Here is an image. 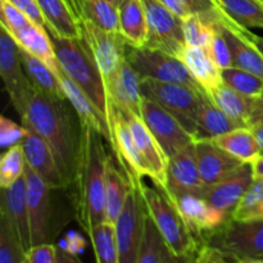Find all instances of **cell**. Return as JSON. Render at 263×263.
Here are the masks:
<instances>
[{
	"label": "cell",
	"mask_w": 263,
	"mask_h": 263,
	"mask_svg": "<svg viewBox=\"0 0 263 263\" xmlns=\"http://www.w3.org/2000/svg\"><path fill=\"white\" fill-rule=\"evenodd\" d=\"M81 126L79 163L71 186L73 187L74 218L89 235L95 226L107 221L105 175L110 157L105 152L104 136L90 126Z\"/></svg>",
	"instance_id": "2"
},
{
	"label": "cell",
	"mask_w": 263,
	"mask_h": 263,
	"mask_svg": "<svg viewBox=\"0 0 263 263\" xmlns=\"http://www.w3.org/2000/svg\"><path fill=\"white\" fill-rule=\"evenodd\" d=\"M259 2H263V0H259Z\"/></svg>",
	"instance_id": "61"
},
{
	"label": "cell",
	"mask_w": 263,
	"mask_h": 263,
	"mask_svg": "<svg viewBox=\"0 0 263 263\" xmlns=\"http://www.w3.org/2000/svg\"><path fill=\"white\" fill-rule=\"evenodd\" d=\"M59 81H61L62 87H63L64 92H66L67 99L72 104L73 109L76 110L77 116H79L81 125L90 126L94 130L99 131L105 140L110 141V127L109 123L104 118V116L99 112L94 103L90 100V98L85 94L84 90L68 76L62 72L59 76Z\"/></svg>",
	"instance_id": "26"
},
{
	"label": "cell",
	"mask_w": 263,
	"mask_h": 263,
	"mask_svg": "<svg viewBox=\"0 0 263 263\" xmlns=\"http://www.w3.org/2000/svg\"><path fill=\"white\" fill-rule=\"evenodd\" d=\"M203 244L217 248L234 263L246 258L263 262V220L235 221L230 218L210 234Z\"/></svg>",
	"instance_id": "6"
},
{
	"label": "cell",
	"mask_w": 263,
	"mask_h": 263,
	"mask_svg": "<svg viewBox=\"0 0 263 263\" xmlns=\"http://www.w3.org/2000/svg\"><path fill=\"white\" fill-rule=\"evenodd\" d=\"M223 14L241 28H263V5L259 0H216Z\"/></svg>",
	"instance_id": "34"
},
{
	"label": "cell",
	"mask_w": 263,
	"mask_h": 263,
	"mask_svg": "<svg viewBox=\"0 0 263 263\" xmlns=\"http://www.w3.org/2000/svg\"><path fill=\"white\" fill-rule=\"evenodd\" d=\"M140 184H131L125 207L115 223L120 263H136L144 239L148 211Z\"/></svg>",
	"instance_id": "8"
},
{
	"label": "cell",
	"mask_w": 263,
	"mask_h": 263,
	"mask_svg": "<svg viewBox=\"0 0 263 263\" xmlns=\"http://www.w3.org/2000/svg\"><path fill=\"white\" fill-rule=\"evenodd\" d=\"M161 4H163L167 9L171 10L172 13H175L176 15L181 17L182 20L186 18L187 15H190L192 13L189 12V9L186 8V5L181 2V0H158Z\"/></svg>",
	"instance_id": "50"
},
{
	"label": "cell",
	"mask_w": 263,
	"mask_h": 263,
	"mask_svg": "<svg viewBox=\"0 0 263 263\" xmlns=\"http://www.w3.org/2000/svg\"><path fill=\"white\" fill-rule=\"evenodd\" d=\"M0 74L10 103L20 117H22L27 109L33 86L23 69L20 46L3 27L0 33Z\"/></svg>",
	"instance_id": "12"
},
{
	"label": "cell",
	"mask_w": 263,
	"mask_h": 263,
	"mask_svg": "<svg viewBox=\"0 0 263 263\" xmlns=\"http://www.w3.org/2000/svg\"><path fill=\"white\" fill-rule=\"evenodd\" d=\"M58 263H82L76 257V254L71 253V252L66 251V249L58 248Z\"/></svg>",
	"instance_id": "53"
},
{
	"label": "cell",
	"mask_w": 263,
	"mask_h": 263,
	"mask_svg": "<svg viewBox=\"0 0 263 263\" xmlns=\"http://www.w3.org/2000/svg\"><path fill=\"white\" fill-rule=\"evenodd\" d=\"M253 181L254 175L252 163H243L222 181L207 187L203 198L207 199L213 207L231 216Z\"/></svg>",
	"instance_id": "18"
},
{
	"label": "cell",
	"mask_w": 263,
	"mask_h": 263,
	"mask_svg": "<svg viewBox=\"0 0 263 263\" xmlns=\"http://www.w3.org/2000/svg\"><path fill=\"white\" fill-rule=\"evenodd\" d=\"M80 30L81 36L91 49L107 87L117 73L121 63L126 59L127 43L121 32H108L86 20L80 21Z\"/></svg>",
	"instance_id": "13"
},
{
	"label": "cell",
	"mask_w": 263,
	"mask_h": 263,
	"mask_svg": "<svg viewBox=\"0 0 263 263\" xmlns=\"http://www.w3.org/2000/svg\"><path fill=\"white\" fill-rule=\"evenodd\" d=\"M240 31H241V33L244 35V37H246L249 43L253 44V45L257 48V50H258L259 53L263 55V36H259V35H257V33L252 32V31L248 30V28L240 27Z\"/></svg>",
	"instance_id": "52"
},
{
	"label": "cell",
	"mask_w": 263,
	"mask_h": 263,
	"mask_svg": "<svg viewBox=\"0 0 263 263\" xmlns=\"http://www.w3.org/2000/svg\"><path fill=\"white\" fill-rule=\"evenodd\" d=\"M54 51L64 73L68 74L109 123V99L107 87L91 49L82 36L64 37L53 28L46 27Z\"/></svg>",
	"instance_id": "3"
},
{
	"label": "cell",
	"mask_w": 263,
	"mask_h": 263,
	"mask_svg": "<svg viewBox=\"0 0 263 263\" xmlns=\"http://www.w3.org/2000/svg\"><path fill=\"white\" fill-rule=\"evenodd\" d=\"M9 2L12 3L13 5H15L21 12L25 13L32 22H35L36 25L45 27V18H44L43 12H41L40 7H39L36 0H9Z\"/></svg>",
	"instance_id": "48"
},
{
	"label": "cell",
	"mask_w": 263,
	"mask_h": 263,
	"mask_svg": "<svg viewBox=\"0 0 263 263\" xmlns=\"http://www.w3.org/2000/svg\"><path fill=\"white\" fill-rule=\"evenodd\" d=\"M193 263H231V261L217 248L202 244L195 253Z\"/></svg>",
	"instance_id": "47"
},
{
	"label": "cell",
	"mask_w": 263,
	"mask_h": 263,
	"mask_svg": "<svg viewBox=\"0 0 263 263\" xmlns=\"http://www.w3.org/2000/svg\"><path fill=\"white\" fill-rule=\"evenodd\" d=\"M81 20L89 21L108 32H120L118 7L107 0H85Z\"/></svg>",
	"instance_id": "38"
},
{
	"label": "cell",
	"mask_w": 263,
	"mask_h": 263,
	"mask_svg": "<svg viewBox=\"0 0 263 263\" xmlns=\"http://www.w3.org/2000/svg\"><path fill=\"white\" fill-rule=\"evenodd\" d=\"M26 253L17 231L0 216V263H26Z\"/></svg>",
	"instance_id": "40"
},
{
	"label": "cell",
	"mask_w": 263,
	"mask_h": 263,
	"mask_svg": "<svg viewBox=\"0 0 263 263\" xmlns=\"http://www.w3.org/2000/svg\"><path fill=\"white\" fill-rule=\"evenodd\" d=\"M192 14H212L217 12L218 8L216 0H181Z\"/></svg>",
	"instance_id": "49"
},
{
	"label": "cell",
	"mask_w": 263,
	"mask_h": 263,
	"mask_svg": "<svg viewBox=\"0 0 263 263\" xmlns=\"http://www.w3.org/2000/svg\"><path fill=\"white\" fill-rule=\"evenodd\" d=\"M0 13H2V27L9 35L25 28L32 21L23 12H21L9 0H0Z\"/></svg>",
	"instance_id": "43"
},
{
	"label": "cell",
	"mask_w": 263,
	"mask_h": 263,
	"mask_svg": "<svg viewBox=\"0 0 263 263\" xmlns=\"http://www.w3.org/2000/svg\"><path fill=\"white\" fill-rule=\"evenodd\" d=\"M254 180H263V154L252 162Z\"/></svg>",
	"instance_id": "54"
},
{
	"label": "cell",
	"mask_w": 263,
	"mask_h": 263,
	"mask_svg": "<svg viewBox=\"0 0 263 263\" xmlns=\"http://www.w3.org/2000/svg\"><path fill=\"white\" fill-rule=\"evenodd\" d=\"M120 110L122 112L123 118L130 127L139 152L151 168L152 181L154 182L156 186L161 187L162 190L166 192L167 168H168L170 157L167 156L161 144L157 141V139L154 138L153 134L146 127V125L140 117L127 112V110Z\"/></svg>",
	"instance_id": "17"
},
{
	"label": "cell",
	"mask_w": 263,
	"mask_h": 263,
	"mask_svg": "<svg viewBox=\"0 0 263 263\" xmlns=\"http://www.w3.org/2000/svg\"><path fill=\"white\" fill-rule=\"evenodd\" d=\"M27 135V128L18 125L14 121L2 116L0 117V145L3 148H10L17 144H22Z\"/></svg>",
	"instance_id": "44"
},
{
	"label": "cell",
	"mask_w": 263,
	"mask_h": 263,
	"mask_svg": "<svg viewBox=\"0 0 263 263\" xmlns=\"http://www.w3.org/2000/svg\"><path fill=\"white\" fill-rule=\"evenodd\" d=\"M171 253V249L168 248L154 221L151 216L146 215L144 239L136 263H167Z\"/></svg>",
	"instance_id": "36"
},
{
	"label": "cell",
	"mask_w": 263,
	"mask_h": 263,
	"mask_svg": "<svg viewBox=\"0 0 263 263\" xmlns=\"http://www.w3.org/2000/svg\"><path fill=\"white\" fill-rule=\"evenodd\" d=\"M25 179L27 182V202L30 210L32 246L53 244L58 235V225L54 220L51 187L26 164Z\"/></svg>",
	"instance_id": "9"
},
{
	"label": "cell",
	"mask_w": 263,
	"mask_h": 263,
	"mask_svg": "<svg viewBox=\"0 0 263 263\" xmlns=\"http://www.w3.org/2000/svg\"><path fill=\"white\" fill-rule=\"evenodd\" d=\"M252 130V133L256 136L257 141H258L259 146H261V151L263 154V123H257V125H253L249 127Z\"/></svg>",
	"instance_id": "56"
},
{
	"label": "cell",
	"mask_w": 263,
	"mask_h": 263,
	"mask_svg": "<svg viewBox=\"0 0 263 263\" xmlns=\"http://www.w3.org/2000/svg\"><path fill=\"white\" fill-rule=\"evenodd\" d=\"M141 94L168 110L194 136L198 112L207 97L204 90L172 82L141 80Z\"/></svg>",
	"instance_id": "5"
},
{
	"label": "cell",
	"mask_w": 263,
	"mask_h": 263,
	"mask_svg": "<svg viewBox=\"0 0 263 263\" xmlns=\"http://www.w3.org/2000/svg\"><path fill=\"white\" fill-rule=\"evenodd\" d=\"M110 145L118 164L131 184H140L144 177L152 180V171L136 146L130 127L117 105L109 102Z\"/></svg>",
	"instance_id": "10"
},
{
	"label": "cell",
	"mask_w": 263,
	"mask_h": 263,
	"mask_svg": "<svg viewBox=\"0 0 263 263\" xmlns=\"http://www.w3.org/2000/svg\"><path fill=\"white\" fill-rule=\"evenodd\" d=\"M85 0H69V7H71L72 12L76 15L77 20H81L82 15V9H84Z\"/></svg>",
	"instance_id": "55"
},
{
	"label": "cell",
	"mask_w": 263,
	"mask_h": 263,
	"mask_svg": "<svg viewBox=\"0 0 263 263\" xmlns=\"http://www.w3.org/2000/svg\"><path fill=\"white\" fill-rule=\"evenodd\" d=\"M130 190L131 182L127 176L122 172V168H118L110 157L105 175V217L108 222L116 223L125 207Z\"/></svg>",
	"instance_id": "29"
},
{
	"label": "cell",
	"mask_w": 263,
	"mask_h": 263,
	"mask_svg": "<svg viewBox=\"0 0 263 263\" xmlns=\"http://www.w3.org/2000/svg\"><path fill=\"white\" fill-rule=\"evenodd\" d=\"M2 216L13 226L26 251L32 247L30 210L27 202V182L25 176L12 186L3 189Z\"/></svg>",
	"instance_id": "20"
},
{
	"label": "cell",
	"mask_w": 263,
	"mask_h": 263,
	"mask_svg": "<svg viewBox=\"0 0 263 263\" xmlns=\"http://www.w3.org/2000/svg\"><path fill=\"white\" fill-rule=\"evenodd\" d=\"M239 127L241 126L229 117L226 113H223L207 95L198 112L194 139L195 141L213 140L217 136L230 133Z\"/></svg>",
	"instance_id": "28"
},
{
	"label": "cell",
	"mask_w": 263,
	"mask_h": 263,
	"mask_svg": "<svg viewBox=\"0 0 263 263\" xmlns=\"http://www.w3.org/2000/svg\"><path fill=\"white\" fill-rule=\"evenodd\" d=\"M205 189L207 187L203 184L198 167L195 143L170 157L166 193L171 199L185 194L203 198Z\"/></svg>",
	"instance_id": "15"
},
{
	"label": "cell",
	"mask_w": 263,
	"mask_h": 263,
	"mask_svg": "<svg viewBox=\"0 0 263 263\" xmlns=\"http://www.w3.org/2000/svg\"><path fill=\"white\" fill-rule=\"evenodd\" d=\"M222 12V10H221ZM220 17V15H218ZM208 51H210L211 57L215 61V63L220 67L221 69H228L234 67L233 64V57H231L230 48H229L228 41L225 40L222 33L220 32V30L217 28V33L213 37L212 43L208 46Z\"/></svg>",
	"instance_id": "45"
},
{
	"label": "cell",
	"mask_w": 263,
	"mask_h": 263,
	"mask_svg": "<svg viewBox=\"0 0 263 263\" xmlns=\"http://www.w3.org/2000/svg\"><path fill=\"white\" fill-rule=\"evenodd\" d=\"M20 57L23 69H25L30 82L32 84L33 89L43 92V94L49 95V97L67 99L66 92L62 87L58 76L45 63L31 55L22 48H20Z\"/></svg>",
	"instance_id": "31"
},
{
	"label": "cell",
	"mask_w": 263,
	"mask_h": 263,
	"mask_svg": "<svg viewBox=\"0 0 263 263\" xmlns=\"http://www.w3.org/2000/svg\"><path fill=\"white\" fill-rule=\"evenodd\" d=\"M195 153L205 187L218 184L243 164V162L221 149L212 140L195 141Z\"/></svg>",
	"instance_id": "19"
},
{
	"label": "cell",
	"mask_w": 263,
	"mask_h": 263,
	"mask_svg": "<svg viewBox=\"0 0 263 263\" xmlns=\"http://www.w3.org/2000/svg\"><path fill=\"white\" fill-rule=\"evenodd\" d=\"M257 123H263V94L256 98V103H254L253 110L249 118V127Z\"/></svg>",
	"instance_id": "51"
},
{
	"label": "cell",
	"mask_w": 263,
	"mask_h": 263,
	"mask_svg": "<svg viewBox=\"0 0 263 263\" xmlns=\"http://www.w3.org/2000/svg\"><path fill=\"white\" fill-rule=\"evenodd\" d=\"M231 218L235 221L263 220V180H254Z\"/></svg>",
	"instance_id": "41"
},
{
	"label": "cell",
	"mask_w": 263,
	"mask_h": 263,
	"mask_svg": "<svg viewBox=\"0 0 263 263\" xmlns=\"http://www.w3.org/2000/svg\"><path fill=\"white\" fill-rule=\"evenodd\" d=\"M108 99L120 109L127 110L141 118L144 97L141 94V79L127 61L121 63L112 82L107 86Z\"/></svg>",
	"instance_id": "22"
},
{
	"label": "cell",
	"mask_w": 263,
	"mask_h": 263,
	"mask_svg": "<svg viewBox=\"0 0 263 263\" xmlns=\"http://www.w3.org/2000/svg\"><path fill=\"white\" fill-rule=\"evenodd\" d=\"M67 3H68V4H69V0H67Z\"/></svg>",
	"instance_id": "60"
},
{
	"label": "cell",
	"mask_w": 263,
	"mask_h": 263,
	"mask_svg": "<svg viewBox=\"0 0 263 263\" xmlns=\"http://www.w3.org/2000/svg\"><path fill=\"white\" fill-rule=\"evenodd\" d=\"M207 95L223 113L233 118L241 127H249V118L256 103V98L240 94L233 87L228 86L225 82Z\"/></svg>",
	"instance_id": "30"
},
{
	"label": "cell",
	"mask_w": 263,
	"mask_h": 263,
	"mask_svg": "<svg viewBox=\"0 0 263 263\" xmlns=\"http://www.w3.org/2000/svg\"><path fill=\"white\" fill-rule=\"evenodd\" d=\"M222 79L228 86L247 97L258 98L263 94V79L244 69L236 67L223 69Z\"/></svg>",
	"instance_id": "42"
},
{
	"label": "cell",
	"mask_w": 263,
	"mask_h": 263,
	"mask_svg": "<svg viewBox=\"0 0 263 263\" xmlns=\"http://www.w3.org/2000/svg\"><path fill=\"white\" fill-rule=\"evenodd\" d=\"M21 120L25 127L35 131L48 144L66 187L71 186L79 163L82 126L69 100L49 97L33 89Z\"/></svg>",
	"instance_id": "1"
},
{
	"label": "cell",
	"mask_w": 263,
	"mask_h": 263,
	"mask_svg": "<svg viewBox=\"0 0 263 263\" xmlns=\"http://www.w3.org/2000/svg\"><path fill=\"white\" fill-rule=\"evenodd\" d=\"M194 256L195 254H193V256H179V254L171 253L167 263H193Z\"/></svg>",
	"instance_id": "57"
},
{
	"label": "cell",
	"mask_w": 263,
	"mask_h": 263,
	"mask_svg": "<svg viewBox=\"0 0 263 263\" xmlns=\"http://www.w3.org/2000/svg\"><path fill=\"white\" fill-rule=\"evenodd\" d=\"M45 18L46 26L64 37H80V21L67 0H36Z\"/></svg>",
	"instance_id": "32"
},
{
	"label": "cell",
	"mask_w": 263,
	"mask_h": 263,
	"mask_svg": "<svg viewBox=\"0 0 263 263\" xmlns=\"http://www.w3.org/2000/svg\"><path fill=\"white\" fill-rule=\"evenodd\" d=\"M261 3H262V5H263V2H261Z\"/></svg>",
	"instance_id": "62"
},
{
	"label": "cell",
	"mask_w": 263,
	"mask_h": 263,
	"mask_svg": "<svg viewBox=\"0 0 263 263\" xmlns=\"http://www.w3.org/2000/svg\"><path fill=\"white\" fill-rule=\"evenodd\" d=\"M141 120L168 157L175 156L180 151L195 143L194 136L175 116L148 98H144L143 100Z\"/></svg>",
	"instance_id": "14"
},
{
	"label": "cell",
	"mask_w": 263,
	"mask_h": 263,
	"mask_svg": "<svg viewBox=\"0 0 263 263\" xmlns=\"http://www.w3.org/2000/svg\"><path fill=\"white\" fill-rule=\"evenodd\" d=\"M235 263H263L262 261H258V259H251V258H246V259H239Z\"/></svg>",
	"instance_id": "58"
},
{
	"label": "cell",
	"mask_w": 263,
	"mask_h": 263,
	"mask_svg": "<svg viewBox=\"0 0 263 263\" xmlns=\"http://www.w3.org/2000/svg\"><path fill=\"white\" fill-rule=\"evenodd\" d=\"M126 58L141 80L172 82L202 89L189 73L185 64L166 51L146 45L141 48L127 45Z\"/></svg>",
	"instance_id": "7"
},
{
	"label": "cell",
	"mask_w": 263,
	"mask_h": 263,
	"mask_svg": "<svg viewBox=\"0 0 263 263\" xmlns=\"http://www.w3.org/2000/svg\"><path fill=\"white\" fill-rule=\"evenodd\" d=\"M221 9L212 14H190L184 18V36L186 45L208 48L217 33V18Z\"/></svg>",
	"instance_id": "35"
},
{
	"label": "cell",
	"mask_w": 263,
	"mask_h": 263,
	"mask_svg": "<svg viewBox=\"0 0 263 263\" xmlns=\"http://www.w3.org/2000/svg\"><path fill=\"white\" fill-rule=\"evenodd\" d=\"M107 2H109L110 4L116 5V7H120V4L122 3V0H107Z\"/></svg>",
	"instance_id": "59"
},
{
	"label": "cell",
	"mask_w": 263,
	"mask_h": 263,
	"mask_svg": "<svg viewBox=\"0 0 263 263\" xmlns=\"http://www.w3.org/2000/svg\"><path fill=\"white\" fill-rule=\"evenodd\" d=\"M26 263H58V248L51 243L32 246L26 253Z\"/></svg>",
	"instance_id": "46"
},
{
	"label": "cell",
	"mask_w": 263,
	"mask_h": 263,
	"mask_svg": "<svg viewBox=\"0 0 263 263\" xmlns=\"http://www.w3.org/2000/svg\"><path fill=\"white\" fill-rule=\"evenodd\" d=\"M97 263H120L115 223L108 221L95 226L89 234Z\"/></svg>",
	"instance_id": "37"
},
{
	"label": "cell",
	"mask_w": 263,
	"mask_h": 263,
	"mask_svg": "<svg viewBox=\"0 0 263 263\" xmlns=\"http://www.w3.org/2000/svg\"><path fill=\"white\" fill-rule=\"evenodd\" d=\"M26 157L22 144L10 146L0 158V186L2 189L12 186L25 176Z\"/></svg>",
	"instance_id": "39"
},
{
	"label": "cell",
	"mask_w": 263,
	"mask_h": 263,
	"mask_svg": "<svg viewBox=\"0 0 263 263\" xmlns=\"http://www.w3.org/2000/svg\"><path fill=\"white\" fill-rule=\"evenodd\" d=\"M213 143L243 163H252L262 154L261 146L249 127H239L213 139Z\"/></svg>",
	"instance_id": "33"
},
{
	"label": "cell",
	"mask_w": 263,
	"mask_h": 263,
	"mask_svg": "<svg viewBox=\"0 0 263 263\" xmlns=\"http://www.w3.org/2000/svg\"><path fill=\"white\" fill-rule=\"evenodd\" d=\"M217 28L228 41L234 67L263 79V55L253 44L244 37L240 27L221 12L220 17L217 18Z\"/></svg>",
	"instance_id": "21"
},
{
	"label": "cell",
	"mask_w": 263,
	"mask_h": 263,
	"mask_svg": "<svg viewBox=\"0 0 263 263\" xmlns=\"http://www.w3.org/2000/svg\"><path fill=\"white\" fill-rule=\"evenodd\" d=\"M172 200H175L182 218L200 246L210 234L225 225L231 218L228 213L217 210L207 199L198 195L185 194Z\"/></svg>",
	"instance_id": "16"
},
{
	"label": "cell",
	"mask_w": 263,
	"mask_h": 263,
	"mask_svg": "<svg viewBox=\"0 0 263 263\" xmlns=\"http://www.w3.org/2000/svg\"><path fill=\"white\" fill-rule=\"evenodd\" d=\"M148 20L146 46L159 49L179 58L186 46L184 20L167 9L158 0H143Z\"/></svg>",
	"instance_id": "11"
},
{
	"label": "cell",
	"mask_w": 263,
	"mask_h": 263,
	"mask_svg": "<svg viewBox=\"0 0 263 263\" xmlns=\"http://www.w3.org/2000/svg\"><path fill=\"white\" fill-rule=\"evenodd\" d=\"M179 59L205 94H210L223 84L222 69L215 63L207 48L186 45Z\"/></svg>",
	"instance_id": "24"
},
{
	"label": "cell",
	"mask_w": 263,
	"mask_h": 263,
	"mask_svg": "<svg viewBox=\"0 0 263 263\" xmlns=\"http://www.w3.org/2000/svg\"><path fill=\"white\" fill-rule=\"evenodd\" d=\"M140 189L148 215L154 221L172 253L179 256H193L197 253L200 243L190 231L175 200L161 187L148 186L144 181Z\"/></svg>",
	"instance_id": "4"
},
{
	"label": "cell",
	"mask_w": 263,
	"mask_h": 263,
	"mask_svg": "<svg viewBox=\"0 0 263 263\" xmlns=\"http://www.w3.org/2000/svg\"><path fill=\"white\" fill-rule=\"evenodd\" d=\"M26 128H27V135L22 141V146L27 164L53 190L66 189L62 172L48 144L35 131L28 127Z\"/></svg>",
	"instance_id": "23"
},
{
	"label": "cell",
	"mask_w": 263,
	"mask_h": 263,
	"mask_svg": "<svg viewBox=\"0 0 263 263\" xmlns=\"http://www.w3.org/2000/svg\"><path fill=\"white\" fill-rule=\"evenodd\" d=\"M10 36L14 39V41L20 48H22L23 50L30 53L35 58L40 59L59 79L63 69L59 64L58 58H57L46 27L36 25L35 22H30L25 28Z\"/></svg>",
	"instance_id": "25"
},
{
	"label": "cell",
	"mask_w": 263,
	"mask_h": 263,
	"mask_svg": "<svg viewBox=\"0 0 263 263\" xmlns=\"http://www.w3.org/2000/svg\"><path fill=\"white\" fill-rule=\"evenodd\" d=\"M120 12V32L127 45L141 48L148 43V20L143 0H122Z\"/></svg>",
	"instance_id": "27"
}]
</instances>
